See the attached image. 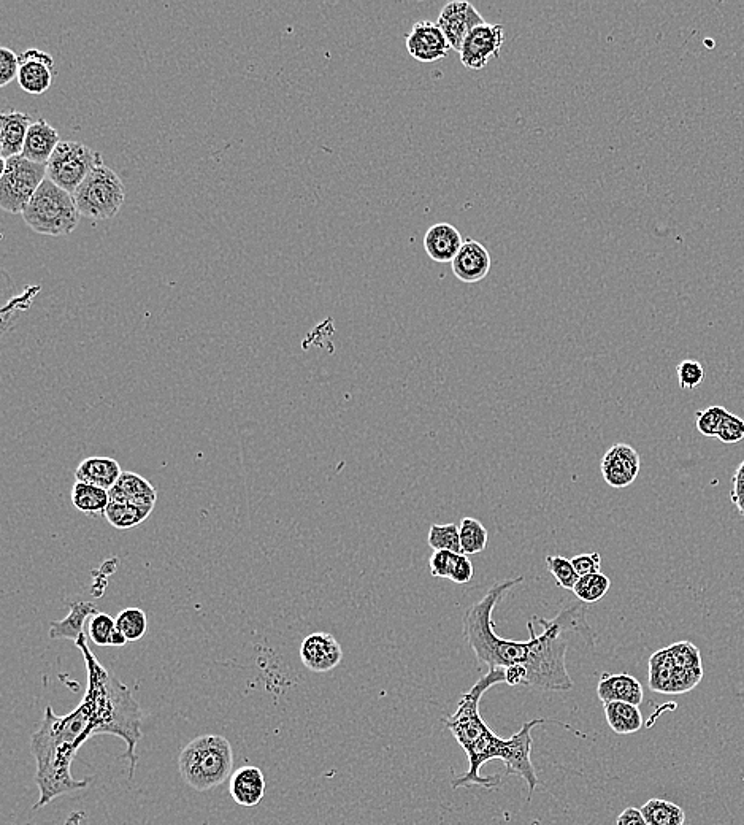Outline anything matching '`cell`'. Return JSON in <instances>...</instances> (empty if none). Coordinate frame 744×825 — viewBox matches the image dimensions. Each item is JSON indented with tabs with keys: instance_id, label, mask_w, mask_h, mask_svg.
<instances>
[{
	"instance_id": "6da1fadb",
	"label": "cell",
	"mask_w": 744,
	"mask_h": 825,
	"mask_svg": "<svg viewBox=\"0 0 744 825\" xmlns=\"http://www.w3.org/2000/svg\"><path fill=\"white\" fill-rule=\"evenodd\" d=\"M524 580V576H516L492 584L481 600L472 603L465 611L462 635L475 653L476 660L488 665L489 670H507L521 665L527 670V687L541 691H570L573 680L565 664L568 640L573 635H580L594 646L597 638L587 624L583 603H573L559 611L556 618H534V621H529L527 629L530 640L527 641L507 640L495 632L492 613L502 602L503 595Z\"/></svg>"
},
{
	"instance_id": "7a4b0ae2",
	"label": "cell",
	"mask_w": 744,
	"mask_h": 825,
	"mask_svg": "<svg viewBox=\"0 0 744 825\" xmlns=\"http://www.w3.org/2000/svg\"><path fill=\"white\" fill-rule=\"evenodd\" d=\"M77 648L85 657L88 668V689L83 697V705L89 714V724L93 737L96 735H115L126 741V759L131 765V778L137 767V743L142 740V710L135 702L132 692L126 684L107 672L99 664L97 657L88 648V635H81Z\"/></svg>"
},
{
	"instance_id": "3957f363",
	"label": "cell",
	"mask_w": 744,
	"mask_h": 825,
	"mask_svg": "<svg viewBox=\"0 0 744 825\" xmlns=\"http://www.w3.org/2000/svg\"><path fill=\"white\" fill-rule=\"evenodd\" d=\"M507 675L502 668L489 670L476 681L470 691L465 692L459 700L456 713L445 719L446 727L453 733L457 743L468 756V770L464 775L454 779L453 787L481 786L486 789L497 786V779L481 776V767L494 759H505L510 741L497 737L488 724L481 718L480 703L483 695L492 686L505 683Z\"/></svg>"
},
{
	"instance_id": "277c9868",
	"label": "cell",
	"mask_w": 744,
	"mask_h": 825,
	"mask_svg": "<svg viewBox=\"0 0 744 825\" xmlns=\"http://www.w3.org/2000/svg\"><path fill=\"white\" fill-rule=\"evenodd\" d=\"M32 754L37 764L35 781L40 789V799L34 810L53 802L59 795L80 791L89 786V779L73 778L70 768L73 759L77 756V749L51 737L50 733L40 729L34 733L31 741Z\"/></svg>"
},
{
	"instance_id": "5b68a950",
	"label": "cell",
	"mask_w": 744,
	"mask_h": 825,
	"mask_svg": "<svg viewBox=\"0 0 744 825\" xmlns=\"http://www.w3.org/2000/svg\"><path fill=\"white\" fill-rule=\"evenodd\" d=\"M181 778L194 791L215 789L231 778L234 770V751L231 743L221 735H202L181 749L178 757Z\"/></svg>"
},
{
	"instance_id": "8992f818",
	"label": "cell",
	"mask_w": 744,
	"mask_h": 825,
	"mask_svg": "<svg viewBox=\"0 0 744 825\" xmlns=\"http://www.w3.org/2000/svg\"><path fill=\"white\" fill-rule=\"evenodd\" d=\"M81 213L70 192L53 181H43L31 202L24 208L23 219L32 231L51 237L72 234L80 223Z\"/></svg>"
},
{
	"instance_id": "52a82bcc",
	"label": "cell",
	"mask_w": 744,
	"mask_h": 825,
	"mask_svg": "<svg viewBox=\"0 0 744 825\" xmlns=\"http://www.w3.org/2000/svg\"><path fill=\"white\" fill-rule=\"evenodd\" d=\"M72 196L81 216L104 221L118 215L126 199V188L118 173L100 159Z\"/></svg>"
},
{
	"instance_id": "ba28073f",
	"label": "cell",
	"mask_w": 744,
	"mask_h": 825,
	"mask_svg": "<svg viewBox=\"0 0 744 825\" xmlns=\"http://www.w3.org/2000/svg\"><path fill=\"white\" fill-rule=\"evenodd\" d=\"M0 207L13 215H23L37 189L47 180V165L35 164L24 156L2 161Z\"/></svg>"
},
{
	"instance_id": "9c48e42d",
	"label": "cell",
	"mask_w": 744,
	"mask_h": 825,
	"mask_svg": "<svg viewBox=\"0 0 744 825\" xmlns=\"http://www.w3.org/2000/svg\"><path fill=\"white\" fill-rule=\"evenodd\" d=\"M100 159H102L100 153L91 150L89 146L72 142V140H64L59 143L48 161L47 178L53 181L54 185L73 194Z\"/></svg>"
},
{
	"instance_id": "30bf717a",
	"label": "cell",
	"mask_w": 744,
	"mask_h": 825,
	"mask_svg": "<svg viewBox=\"0 0 744 825\" xmlns=\"http://www.w3.org/2000/svg\"><path fill=\"white\" fill-rule=\"evenodd\" d=\"M505 43V29L502 24L483 23L476 26L462 43L461 62L470 70H481L489 61L499 58Z\"/></svg>"
},
{
	"instance_id": "8fae6325",
	"label": "cell",
	"mask_w": 744,
	"mask_h": 825,
	"mask_svg": "<svg viewBox=\"0 0 744 825\" xmlns=\"http://www.w3.org/2000/svg\"><path fill=\"white\" fill-rule=\"evenodd\" d=\"M546 722L545 719H534L522 726L518 733H514L510 738V748H508L507 756L503 759V764L507 768V775H518L526 781L529 786V800L532 799L535 789H537L538 778L535 772L534 764L530 759L532 754V729L538 724Z\"/></svg>"
},
{
	"instance_id": "7c38bea8",
	"label": "cell",
	"mask_w": 744,
	"mask_h": 825,
	"mask_svg": "<svg viewBox=\"0 0 744 825\" xmlns=\"http://www.w3.org/2000/svg\"><path fill=\"white\" fill-rule=\"evenodd\" d=\"M407 50L416 61L432 64L448 58L449 51L453 48L437 23L419 21L413 24L410 34L407 35Z\"/></svg>"
},
{
	"instance_id": "4fadbf2b",
	"label": "cell",
	"mask_w": 744,
	"mask_h": 825,
	"mask_svg": "<svg viewBox=\"0 0 744 825\" xmlns=\"http://www.w3.org/2000/svg\"><path fill=\"white\" fill-rule=\"evenodd\" d=\"M483 23V16L480 12L473 7V4L465 0H454L446 4L437 21L449 45L457 53L461 51L462 43L467 39V35Z\"/></svg>"
},
{
	"instance_id": "5bb4252c",
	"label": "cell",
	"mask_w": 744,
	"mask_h": 825,
	"mask_svg": "<svg viewBox=\"0 0 744 825\" xmlns=\"http://www.w3.org/2000/svg\"><path fill=\"white\" fill-rule=\"evenodd\" d=\"M640 454L626 443H616L606 451L600 465L603 480L611 488H627L640 475Z\"/></svg>"
},
{
	"instance_id": "9a60e30c",
	"label": "cell",
	"mask_w": 744,
	"mask_h": 825,
	"mask_svg": "<svg viewBox=\"0 0 744 825\" xmlns=\"http://www.w3.org/2000/svg\"><path fill=\"white\" fill-rule=\"evenodd\" d=\"M54 75V59L47 51L31 48L20 54L18 83L27 94L47 93L53 85Z\"/></svg>"
},
{
	"instance_id": "2e32d148",
	"label": "cell",
	"mask_w": 744,
	"mask_h": 825,
	"mask_svg": "<svg viewBox=\"0 0 744 825\" xmlns=\"http://www.w3.org/2000/svg\"><path fill=\"white\" fill-rule=\"evenodd\" d=\"M343 657L342 645L334 635L316 632L308 635L300 646L302 664L315 673H327L340 665Z\"/></svg>"
},
{
	"instance_id": "e0dca14e",
	"label": "cell",
	"mask_w": 744,
	"mask_h": 825,
	"mask_svg": "<svg viewBox=\"0 0 744 825\" xmlns=\"http://www.w3.org/2000/svg\"><path fill=\"white\" fill-rule=\"evenodd\" d=\"M451 265L457 280L468 284L480 283L488 277L491 270V254L486 246L473 238H467Z\"/></svg>"
},
{
	"instance_id": "ac0fdd59",
	"label": "cell",
	"mask_w": 744,
	"mask_h": 825,
	"mask_svg": "<svg viewBox=\"0 0 744 825\" xmlns=\"http://www.w3.org/2000/svg\"><path fill=\"white\" fill-rule=\"evenodd\" d=\"M108 495H110V502L127 503V505L150 511L154 510V505L158 500V492L150 481L140 476L139 473L127 472V470L119 476L118 483L108 491Z\"/></svg>"
},
{
	"instance_id": "d6986e66",
	"label": "cell",
	"mask_w": 744,
	"mask_h": 825,
	"mask_svg": "<svg viewBox=\"0 0 744 825\" xmlns=\"http://www.w3.org/2000/svg\"><path fill=\"white\" fill-rule=\"evenodd\" d=\"M597 695L602 703L624 702L637 707L645 699L640 681L629 673H603L597 684Z\"/></svg>"
},
{
	"instance_id": "ffe728a7",
	"label": "cell",
	"mask_w": 744,
	"mask_h": 825,
	"mask_svg": "<svg viewBox=\"0 0 744 825\" xmlns=\"http://www.w3.org/2000/svg\"><path fill=\"white\" fill-rule=\"evenodd\" d=\"M31 116L27 113L4 112L0 116V158L2 161L21 156L27 132L31 129Z\"/></svg>"
},
{
	"instance_id": "44dd1931",
	"label": "cell",
	"mask_w": 744,
	"mask_h": 825,
	"mask_svg": "<svg viewBox=\"0 0 744 825\" xmlns=\"http://www.w3.org/2000/svg\"><path fill=\"white\" fill-rule=\"evenodd\" d=\"M464 240L461 232L453 224H434L424 237V248L432 261L446 264L453 262L457 253L461 251Z\"/></svg>"
},
{
	"instance_id": "7402d4cb",
	"label": "cell",
	"mask_w": 744,
	"mask_h": 825,
	"mask_svg": "<svg viewBox=\"0 0 744 825\" xmlns=\"http://www.w3.org/2000/svg\"><path fill=\"white\" fill-rule=\"evenodd\" d=\"M229 792L234 802L246 808L259 805L265 795V776L261 768L242 767L232 773Z\"/></svg>"
},
{
	"instance_id": "603a6c76",
	"label": "cell",
	"mask_w": 744,
	"mask_h": 825,
	"mask_svg": "<svg viewBox=\"0 0 744 825\" xmlns=\"http://www.w3.org/2000/svg\"><path fill=\"white\" fill-rule=\"evenodd\" d=\"M59 134L51 124L43 118L37 119L32 124L31 129L27 132L26 143H24L23 154L24 158L35 164H48L54 151L58 148Z\"/></svg>"
},
{
	"instance_id": "cb8c5ba5",
	"label": "cell",
	"mask_w": 744,
	"mask_h": 825,
	"mask_svg": "<svg viewBox=\"0 0 744 825\" xmlns=\"http://www.w3.org/2000/svg\"><path fill=\"white\" fill-rule=\"evenodd\" d=\"M123 472L121 465L112 457H86L75 470V481L93 484L97 488L110 491L118 483Z\"/></svg>"
},
{
	"instance_id": "d4e9b609",
	"label": "cell",
	"mask_w": 744,
	"mask_h": 825,
	"mask_svg": "<svg viewBox=\"0 0 744 825\" xmlns=\"http://www.w3.org/2000/svg\"><path fill=\"white\" fill-rule=\"evenodd\" d=\"M97 611L96 605L91 602L70 603V613L62 621L51 622L50 638L53 640H73L77 643L81 635H85V622L93 618Z\"/></svg>"
},
{
	"instance_id": "484cf974",
	"label": "cell",
	"mask_w": 744,
	"mask_h": 825,
	"mask_svg": "<svg viewBox=\"0 0 744 825\" xmlns=\"http://www.w3.org/2000/svg\"><path fill=\"white\" fill-rule=\"evenodd\" d=\"M606 722L618 735H632L643 727L640 707L624 702L603 703Z\"/></svg>"
},
{
	"instance_id": "4316f807",
	"label": "cell",
	"mask_w": 744,
	"mask_h": 825,
	"mask_svg": "<svg viewBox=\"0 0 744 825\" xmlns=\"http://www.w3.org/2000/svg\"><path fill=\"white\" fill-rule=\"evenodd\" d=\"M73 507L85 515H104L110 505V495L105 489L97 488L93 484L75 481L72 488Z\"/></svg>"
},
{
	"instance_id": "83f0119b",
	"label": "cell",
	"mask_w": 744,
	"mask_h": 825,
	"mask_svg": "<svg viewBox=\"0 0 744 825\" xmlns=\"http://www.w3.org/2000/svg\"><path fill=\"white\" fill-rule=\"evenodd\" d=\"M649 825H684L686 813L681 806L668 800L651 799L640 808Z\"/></svg>"
},
{
	"instance_id": "f1b7e54d",
	"label": "cell",
	"mask_w": 744,
	"mask_h": 825,
	"mask_svg": "<svg viewBox=\"0 0 744 825\" xmlns=\"http://www.w3.org/2000/svg\"><path fill=\"white\" fill-rule=\"evenodd\" d=\"M675 667V660L670 654V649H660L657 653L652 654L651 659H649V687H651V691L668 694V687H670Z\"/></svg>"
},
{
	"instance_id": "f546056e",
	"label": "cell",
	"mask_w": 744,
	"mask_h": 825,
	"mask_svg": "<svg viewBox=\"0 0 744 825\" xmlns=\"http://www.w3.org/2000/svg\"><path fill=\"white\" fill-rule=\"evenodd\" d=\"M151 513L153 511L143 510V508L134 507V505H127V503L110 502L104 516L110 526L119 530H127L140 526L142 522L150 518Z\"/></svg>"
},
{
	"instance_id": "4dcf8cb0",
	"label": "cell",
	"mask_w": 744,
	"mask_h": 825,
	"mask_svg": "<svg viewBox=\"0 0 744 825\" xmlns=\"http://www.w3.org/2000/svg\"><path fill=\"white\" fill-rule=\"evenodd\" d=\"M459 532H461L462 553L465 556L483 553L484 549L488 548V530L478 519H462Z\"/></svg>"
},
{
	"instance_id": "1f68e13d",
	"label": "cell",
	"mask_w": 744,
	"mask_h": 825,
	"mask_svg": "<svg viewBox=\"0 0 744 825\" xmlns=\"http://www.w3.org/2000/svg\"><path fill=\"white\" fill-rule=\"evenodd\" d=\"M427 543L434 551H451V553L464 554L462 553L459 526L453 524V522L443 524V526L434 524L430 527Z\"/></svg>"
},
{
	"instance_id": "d6a6232c",
	"label": "cell",
	"mask_w": 744,
	"mask_h": 825,
	"mask_svg": "<svg viewBox=\"0 0 744 825\" xmlns=\"http://www.w3.org/2000/svg\"><path fill=\"white\" fill-rule=\"evenodd\" d=\"M610 588L611 581L608 576L603 573H594V575L580 576L573 592L581 603H595L602 600Z\"/></svg>"
},
{
	"instance_id": "836d02e7",
	"label": "cell",
	"mask_w": 744,
	"mask_h": 825,
	"mask_svg": "<svg viewBox=\"0 0 744 825\" xmlns=\"http://www.w3.org/2000/svg\"><path fill=\"white\" fill-rule=\"evenodd\" d=\"M116 630H119L127 641H139L145 637L148 629V619L145 611L140 608H124L115 619Z\"/></svg>"
},
{
	"instance_id": "e575fe53",
	"label": "cell",
	"mask_w": 744,
	"mask_h": 825,
	"mask_svg": "<svg viewBox=\"0 0 744 825\" xmlns=\"http://www.w3.org/2000/svg\"><path fill=\"white\" fill-rule=\"evenodd\" d=\"M546 567H548L549 573L556 578L559 588L573 591L576 583L580 580V575L576 573L575 567H573L572 559H567V557L548 556L546 557Z\"/></svg>"
},
{
	"instance_id": "d590c367",
	"label": "cell",
	"mask_w": 744,
	"mask_h": 825,
	"mask_svg": "<svg viewBox=\"0 0 744 825\" xmlns=\"http://www.w3.org/2000/svg\"><path fill=\"white\" fill-rule=\"evenodd\" d=\"M730 411L725 410L724 407L713 405L706 410L697 411V429L703 437L718 438L719 430H721L722 423H724L725 416L729 415Z\"/></svg>"
},
{
	"instance_id": "8d00e7d4",
	"label": "cell",
	"mask_w": 744,
	"mask_h": 825,
	"mask_svg": "<svg viewBox=\"0 0 744 825\" xmlns=\"http://www.w3.org/2000/svg\"><path fill=\"white\" fill-rule=\"evenodd\" d=\"M115 630L116 622L112 616H108L107 613H97L89 621L88 637L91 638L94 645L107 648V646H110V640H112Z\"/></svg>"
},
{
	"instance_id": "74e56055",
	"label": "cell",
	"mask_w": 744,
	"mask_h": 825,
	"mask_svg": "<svg viewBox=\"0 0 744 825\" xmlns=\"http://www.w3.org/2000/svg\"><path fill=\"white\" fill-rule=\"evenodd\" d=\"M676 667L687 668V670H698L702 668V656L697 646L689 641H679L675 645L668 646Z\"/></svg>"
},
{
	"instance_id": "f35d334b",
	"label": "cell",
	"mask_w": 744,
	"mask_h": 825,
	"mask_svg": "<svg viewBox=\"0 0 744 825\" xmlns=\"http://www.w3.org/2000/svg\"><path fill=\"white\" fill-rule=\"evenodd\" d=\"M676 373H678L679 388L684 389V391H692V389L697 388L705 378L703 365L700 362L691 361V359L678 364Z\"/></svg>"
},
{
	"instance_id": "ab89813d",
	"label": "cell",
	"mask_w": 744,
	"mask_h": 825,
	"mask_svg": "<svg viewBox=\"0 0 744 825\" xmlns=\"http://www.w3.org/2000/svg\"><path fill=\"white\" fill-rule=\"evenodd\" d=\"M20 73V56L13 53L10 48H0V86L5 88L8 83H12L18 78Z\"/></svg>"
},
{
	"instance_id": "60d3db41",
	"label": "cell",
	"mask_w": 744,
	"mask_h": 825,
	"mask_svg": "<svg viewBox=\"0 0 744 825\" xmlns=\"http://www.w3.org/2000/svg\"><path fill=\"white\" fill-rule=\"evenodd\" d=\"M718 438L724 445H737V443H740L741 440H744V419L729 413L725 416Z\"/></svg>"
},
{
	"instance_id": "b9f144b4",
	"label": "cell",
	"mask_w": 744,
	"mask_h": 825,
	"mask_svg": "<svg viewBox=\"0 0 744 825\" xmlns=\"http://www.w3.org/2000/svg\"><path fill=\"white\" fill-rule=\"evenodd\" d=\"M459 554L451 551H434L429 557L430 573L435 578H448L453 572L454 564Z\"/></svg>"
},
{
	"instance_id": "7bdbcfd3",
	"label": "cell",
	"mask_w": 744,
	"mask_h": 825,
	"mask_svg": "<svg viewBox=\"0 0 744 825\" xmlns=\"http://www.w3.org/2000/svg\"><path fill=\"white\" fill-rule=\"evenodd\" d=\"M572 564L578 575H594V573H600L602 557L599 553L578 554V556L573 557Z\"/></svg>"
},
{
	"instance_id": "ee69618b",
	"label": "cell",
	"mask_w": 744,
	"mask_h": 825,
	"mask_svg": "<svg viewBox=\"0 0 744 825\" xmlns=\"http://www.w3.org/2000/svg\"><path fill=\"white\" fill-rule=\"evenodd\" d=\"M473 575H475V568H473L472 561L465 554H459L449 580L456 584H468L472 581Z\"/></svg>"
},
{
	"instance_id": "f6af8a7d",
	"label": "cell",
	"mask_w": 744,
	"mask_h": 825,
	"mask_svg": "<svg viewBox=\"0 0 744 825\" xmlns=\"http://www.w3.org/2000/svg\"><path fill=\"white\" fill-rule=\"evenodd\" d=\"M733 488L730 492V499L737 505L738 511L744 516V461L741 462L737 473L733 476Z\"/></svg>"
},
{
	"instance_id": "bcb514c9",
	"label": "cell",
	"mask_w": 744,
	"mask_h": 825,
	"mask_svg": "<svg viewBox=\"0 0 744 825\" xmlns=\"http://www.w3.org/2000/svg\"><path fill=\"white\" fill-rule=\"evenodd\" d=\"M616 825H649L638 808H626L616 819Z\"/></svg>"
},
{
	"instance_id": "7dc6e473",
	"label": "cell",
	"mask_w": 744,
	"mask_h": 825,
	"mask_svg": "<svg viewBox=\"0 0 744 825\" xmlns=\"http://www.w3.org/2000/svg\"><path fill=\"white\" fill-rule=\"evenodd\" d=\"M127 643H129L127 638L119 630H115V634L112 635V640H110V648H123Z\"/></svg>"
}]
</instances>
